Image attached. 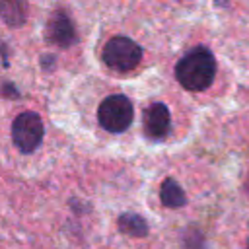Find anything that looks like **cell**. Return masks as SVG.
Here are the masks:
<instances>
[{"instance_id":"4","label":"cell","mask_w":249,"mask_h":249,"mask_svg":"<svg viewBox=\"0 0 249 249\" xmlns=\"http://www.w3.org/2000/svg\"><path fill=\"white\" fill-rule=\"evenodd\" d=\"M43 134H45L43 121L33 111L19 113L12 123V140L16 148L23 154H31L33 150H37L39 144L43 142Z\"/></svg>"},{"instance_id":"6","label":"cell","mask_w":249,"mask_h":249,"mask_svg":"<svg viewBox=\"0 0 249 249\" xmlns=\"http://www.w3.org/2000/svg\"><path fill=\"white\" fill-rule=\"evenodd\" d=\"M144 134L152 140H161L167 136L169 128H171V115L169 109L163 103H152L146 107L144 117Z\"/></svg>"},{"instance_id":"9","label":"cell","mask_w":249,"mask_h":249,"mask_svg":"<svg viewBox=\"0 0 249 249\" xmlns=\"http://www.w3.org/2000/svg\"><path fill=\"white\" fill-rule=\"evenodd\" d=\"M0 18L10 27H19L25 21V4L18 0H2L0 2Z\"/></svg>"},{"instance_id":"10","label":"cell","mask_w":249,"mask_h":249,"mask_svg":"<svg viewBox=\"0 0 249 249\" xmlns=\"http://www.w3.org/2000/svg\"><path fill=\"white\" fill-rule=\"evenodd\" d=\"M0 91H2V95H6V97H10V99H18V97H19V91H18V88H16L14 84H10V82H6V84H2V88H0Z\"/></svg>"},{"instance_id":"7","label":"cell","mask_w":249,"mask_h":249,"mask_svg":"<svg viewBox=\"0 0 249 249\" xmlns=\"http://www.w3.org/2000/svg\"><path fill=\"white\" fill-rule=\"evenodd\" d=\"M117 226L123 233L130 235V237H144L148 233V224L146 220L140 216V214H134V212H124L119 216L117 220Z\"/></svg>"},{"instance_id":"1","label":"cell","mask_w":249,"mask_h":249,"mask_svg":"<svg viewBox=\"0 0 249 249\" xmlns=\"http://www.w3.org/2000/svg\"><path fill=\"white\" fill-rule=\"evenodd\" d=\"M216 74V60L212 53L204 47H195L189 51L175 66V78L189 91L206 89Z\"/></svg>"},{"instance_id":"2","label":"cell","mask_w":249,"mask_h":249,"mask_svg":"<svg viewBox=\"0 0 249 249\" xmlns=\"http://www.w3.org/2000/svg\"><path fill=\"white\" fill-rule=\"evenodd\" d=\"M103 62L115 72H128L142 60V47L123 35L109 39L103 47Z\"/></svg>"},{"instance_id":"12","label":"cell","mask_w":249,"mask_h":249,"mask_svg":"<svg viewBox=\"0 0 249 249\" xmlns=\"http://www.w3.org/2000/svg\"><path fill=\"white\" fill-rule=\"evenodd\" d=\"M247 249H249V241H247Z\"/></svg>"},{"instance_id":"3","label":"cell","mask_w":249,"mask_h":249,"mask_svg":"<svg viewBox=\"0 0 249 249\" xmlns=\"http://www.w3.org/2000/svg\"><path fill=\"white\" fill-rule=\"evenodd\" d=\"M134 119L132 103L123 93L105 97L97 109V121L107 132H124Z\"/></svg>"},{"instance_id":"8","label":"cell","mask_w":249,"mask_h":249,"mask_svg":"<svg viewBox=\"0 0 249 249\" xmlns=\"http://www.w3.org/2000/svg\"><path fill=\"white\" fill-rule=\"evenodd\" d=\"M160 198L163 202V206L167 208H179L187 202V196H185V191L179 187V183L175 179H165L161 183V189H160Z\"/></svg>"},{"instance_id":"11","label":"cell","mask_w":249,"mask_h":249,"mask_svg":"<svg viewBox=\"0 0 249 249\" xmlns=\"http://www.w3.org/2000/svg\"><path fill=\"white\" fill-rule=\"evenodd\" d=\"M54 62H56V56L54 54H43L41 56V68L43 70H49L51 72L54 68Z\"/></svg>"},{"instance_id":"5","label":"cell","mask_w":249,"mask_h":249,"mask_svg":"<svg viewBox=\"0 0 249 249\" xmlns=\"http://www.w3.org/2000/svg\"><path fill=\"white\" fill-rule=\"evenodd\" d=\"M45 39L56 47H62V49H68L76 43L74 23L64 10L53 12V16L49 18V21L45 25Z\"/></svg>"}]
</instances>
